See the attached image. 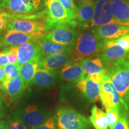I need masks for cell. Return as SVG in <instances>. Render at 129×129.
Masks as SVG:
<instances>
[{"mask_svg":"<svg viewBox=\"0 0 129 129\" xmlns=\"http://www.w3.org/2000/svg\"><path fill=\"white\" fill-rule=\"evenodd\" d=\"M104 40L99 39L94 33L84 32L79 34L72 48V62L98 57L102 52Z\"/></svg>","mask_w":129,"mask_h":129,"instance_id":"6da1fadb","label":"cell"},{"mask_svg":"<svg viewBox=\"0 0 129 129\" xmlns=\"http://www.w3.org/2000/svg\"><path fill=\"white\" fill-rule=\"evenodd\" d=\"M107 74L120 96L121 103L129 112V60L124 57L119 59L108 69Z\"/></svg>","mask_w":129,"mask_h":129,"instance_id":"7a4b0ae2","label":"cell"},{"mask_svg":"<svg viewBox=\"0 0 129 129\" xmlns=\"http://www.w3.org/2000/svg\"><path fill=\"white\" fill-rule=\"evenodd\" d=\"M56 116V124L59 129H87L90 125L88 118L69 108H59Z\"/></svg>","mask_w":129,"mask_h":129,"instance_id":"3957f363","label":"cell"},{"mask_svg":"<svg viewBox=\"0 0 129 129\" xmlns=\"http://www.w3.org/2000/svg\"><path fill=\"white\" fill-rule=\"evenodd\" d=\"M45 5L46 7L45 22L47 32L61 24H70L75 26L77 25L76 22L72 20L59 0H46Z\"/></svg>","mask_w":129,"mask_h":129,"instance_id":"277c9868","label":"cell"},{"mask_svg":"<svg viewBox=\"0 0 129 129\" xmlns=\"http://www.w3.org/2000/svg\"><path fill=\"white\" fill-rule=\"evenodd\" d=\"M75 27L70 24H61L48 30L43 37L49 41L72 48L78 37Z\"/></svg>","mask_w":129,"mask_h":129,"instance_id":"5b68a950","label":"cell"},{"mask_svg":"<svg viewBox=\"0 0 129 129\" xmlns=\"http://www.w3.org/2000/svg\"><path fill=\"white\" fill-rule=\"evenodd\" d=\"M6 49H10L16 53L17 63L20 65L33 60H40L44 57L39 40L27 42Z\"/></svg>","mask_w":129,"mask_h":129,"instance_id":"8992f818","label":"cell"},{"mask_svg":"<svg viewBox=\"0 0 129 129\" xmlns=\"http://www.w3.org/2000/svg\"><path fill=\"white\" fill-rule=\"evenodd\" d=\"M48 115L45 111L37 106L29 105L22 110L14 113L13 118L22 122L28 128H32L44 123L48 119Z\"/></svg>","mask_w":129,"mask_h":129,"instance_id":"52a82bcc","label":"cell"},{"mask_svg":"<svg viewBox=\"0 0 129 129\" xmlns=\"http://www.w3.org/2000/svg\"><path fill=\"white\" fill-rule=\"evenodd\" d=\"M8 30H17L28 34H45L47 30L46 22L36 19H22L12 14V19L8 25Z\"/></svg>","mask_w":129,"mask_h":129,"instance_id":"ba28073f","label":"cell"},{"mask_svg":"<svg viewBox=\"0 0 129 129\" xmlns=\"http://www.w3.org/2000/svg\"><path fill=\"white\" fill-rule=\"evenodd\" d=\"M108 24H119L113 16L110 5V0H97L94 3L93 17L90 27H98Z\"/></svg>","mask_w":129,"mask_h":129,"instance_id":"9c48e42d","label":"cell"},{"mask_svg":"<svg viewBox=\"0 0 129 129\" xmlns=\"http://www.w3.org/2000/svg\"><path fill=\"white\" fill-rule=\"evenodd\" d=\"M99 99L105 108H121V100L118 93L114 88L112 81L108 74L104 75L102 80L100 83Z\"/></svg>","mask_w":129,"mask_h":129,"instance_id":"30bf717a","label":"cell"},{"mask_svg":"<svg viewBox=\"0 0 129 129\" xmlns=\"http://www.w3.org/2000/svg\"><path fill=\"white\" fill-rule=\"evenodd\" d=\"M44 34H28L17 30H7L4 35L0 36V47L5 49L21 45L27 42L41 39Z\"/></svg>","mask_w":129,"mask_h":129,"instance_id":"8fae6325","label":"cell"},{"mask_svg":"<svg viewBox=\"0 0 129 129\" xmlns=\"http://www.w3.org/2000/svg\"><path fill=\"white\" fill-rule=\"evenodd\" d=\"M128 53L129 51L120 47L114 40H105L104 43L102 52L98 57L102 60L108 71L114 63L128 55Z\"/></svg>","mask_w":129,"mask_h":129,"instance_id":"7c38bea8","label":"cell"},{"mask_svg":"<svg viewBox=\"0 0 129 129\" xmlns=\"http://www.w3.org/2000/svg\"><path fill=\"white\" fill-rule=\"evenodd\" d=\"M93 32L102 40H115L129 34V26L119 24H108L96 27Z\"/></svg>","mask_w":129,"mask_h":129,"instance_id":"4fadbf2b","label":"cell"},{"mask_svg":"<svg viewBox=\"0 0 129 129\" xmlns=\"http://www.w3.org/2000/svg\"><path fill=\"white\" fill-rule=\"evenodd\" d=\"M72 62L71 52H65L43 57L39 62V67L56 71Z\"/></svg>","mask_w":129,"mask_h":129,"instance_id":"5bb4252c","label":"cell"},{"mask_svg":"<svg viewBox=\"0 0 129 129\" xmlns=\"http://www.w3.org/2000/svg\"><path fill=\"white\" fill-rule=\"evenodd\" d=\"M94 11V3L92 0H83L77 7L75 14L77 25L89 28V25L93 17Z\"/></svg>","mask_w":129,"mask_h":129,"instance_id":"9a60e30c","label":"cell"},{"mask_svg":"<svg viewBox=\"0 0 129 129\" xmlns=\"http://www.w3.org/2000/svg\"><path fill=\"white\" fill-rule=\"evenodd\" d=\"M76 87L89 102H95L99 99L100 84L91 80L87 76L77 83Z\"/></svg>","mask_w":129,"mask_h":129,"instance_id":"2e32d148","label":"cell"},{"mask_svg":"<svg viewBox=\"0 0 129 129\" xmlns=\"http://www.w3.org/2000/svg\"><path fill=\"white\" fill-rule=\"evenodd\" d=\"M59 74L63 81L76 83L85 77L83 70L77 62H70L65 64L60 69Z\"/></svg>","mask_w":129,"mask_h":129,"instance_id":"e0dca14e","label":"cell"},{"mask_svg":"<svg viewBox=\"0 0 129 129\" xmlns=\"http://www.w3.org/2000/svg\"><path fill=\"white\" fill-rule=\"evenodd\" d=\"M112 14L120 25L129 26V3L124 0H110Z\"/></svg>","mask_w":129,"mask_h":129,"instance_id":"ac0fdd59","label":"cell"},{"mask_svg":"<svg viewBox=\"0 0 129 129\" xmlns=\"http://www.w3.org/2000/svg\"><path fill=\"white\" fill-rule=\"evenodd\" d=\"M56 76L55 71L39 67L32 79V84L43 88L51 87L55 84Z\"/></svg>","mask_w":129,"mask_h":129,"instance_id":"d6986e66","label":"cell"},{"mask_svg":"<svg viewBox=\"0 0 129 129\" xmlns=\"http://www.w3.org/2000/svg\"><path fill=\"white\" fill-rule=\"evenodd\" d=\"M25 87L23 80L19 76L15 78L4 80L0 88L7 93L13 101H14L21 96Z\"/></svg>","mask_w":129,"mask_h":129,"instance_id":"ffe728a7","label":"cell"},{"mask_svg":"<svg viewBox=\"0 0 129 129\" xmlns=\"http://www.w3.org/2000/svg\"><path fill=\"white\" fill-rule=\"evenodd\" d=\"M77 63L80 64L86 75L95 73L107 74L108 71L104 63L99 57L84 59Z\"/></svg>","mask_w":129,"mask_h":129,"instance_id":"44dd1931","label":"cell"},{"mask_svg":"<svg viewBox=\"0 0 129 129\" xmlns=\"http://www.w3.org/2000/svg\"><path fill=\"white\" fill-rule=\"evenodd\" d=\"M39 41L44 57L65 52H72V48L70 47L49 41L44 39L43 37L39 40Z\"/></svg>","mask_w":129,"mask_h":129,"instance_id":"7402d4cb","label":"cell"},{"mask_svg":"<svg viewBox=\"0 0 129 129\" xmlns=\"http://www.w3.org/2000/svg\"><path fill=\"white\" fill-rule=\"evenodd\" d=\"M39 60H33L21 65L20 77L23 80L26 87L32 84V79L39 68Z\"/></svg>","mask_w":129,"mask_h":129,"instance_id":"603a6c76","label":"cell"},{"mask_svg":"<svg viewBox=\"0 0 129 129\" xmlns=\"http://www.w3.org/2000/svg\"><path fill=\"white\" fill-rule=\"evenodd\" d=\"M88 120L95 129H108L106 113L96 105L91 109V115L88 117Z\"/></svg>","mask_w":129,"mask_h":129,"instance_id":"cb8c5ba5","label":"cell"},{"mask_svg":"<svg viewBox=\"0 0 129 129\" xmlns=\"http://www.w3.org/2000/svg\"><path fill=\"white\" fill-rule=\"evenodd\" d=\"M5 7L15 14H29L35 12L34 10L24 3L22 0H7Z\"/></svg>","mask_w":129,"mask_h":129,"instance_id":"d4e9b609","label":"cell"},{"mask_svg":"<svg viewBox=\"0 0 129 129\" xmlns=\"http://www.w3.org/2000/svg\"><path fill=\"white\" fill-rule=\"evenodd\" d=\"M5 73V80L17 78L20 76L21 65L18 63H9L3 67Z\"/></svg>","mask_w":129,"mask_h":129,"instance_id":"484cf974","label":"cell"},{"mask_svg":"<svg viewBox=\"0 0 129 129\" xmlns=\"http://www.w3.org/2000/svg\"><path fill=\"white\" fill-rule=\"evenodd\" d=\"M106 115L109 129H112L118 121L120 115V109L116 108H106Z\"/></svg>","mask_w":129,"mask_h":129,"instance_id":"4316f807","label":"cell"},{"mask_svg":"<svg viewBox=\"0 0 129 129\" xmlns=\"http://www.w3.org/2000/svg\"><path fill=\"white\" fill-rule=\"evenodd\" d=\"M59 1L63 7H64V9L68 13L72 20L75 22V14H76L77 7L75 6L73 0H59Z\"/></svg>","mask_w":129,"mask_h":129,"instance_id":"83f0119b","label":"cell"},{"mask_svg":"<svg viewBox=\"0 0 129 129\" xmlns=\"http://www.w3.org/2000/svg\"><path fill=\"white\" fill-rule=\"evenodd\" d=\"M112 129H129V115L122 111L120 113V118Z\"/></svg>","mask_w":129,"mask_h":129,"instance_id":"f1b7e54d","label":"cell"},{"mask_svg":"<svg viewBox=\"0 0 129 129\" xmlns=\"http://www.w3.org/2000/svg\"><path fill=\"white\" fill-rule=\"evenodd\" d=\"M12 19V14L6 12H0V33L7 28Z\"/></svg>","mask_w":129,"mask_h":129,"instance_id":"f546056e","label":"cell"},{"mask_svg":"<svg viewBox=\"0 0 129 129\" xmlns=\"http://www.w3.org/2000/svg\"><path fill=\"white\" fill-rule=\"evenodd\" d=\"M30 129H59L56 124L55 119L53 117L48 118L44 123Z\"/></svg>","mask_w":129,"mask_h":129,"instance_id":"4dcf8cb0","label":"cell"},{"mask_svg":"<svg viewBox=\"0 0 129 129\" xmlns=\"http://www.w3.org/2000/svg\"><path fill=\"white\" fill-rule=\"evenodd\" d=\"M114 41L125 50L129 51V34L121 37Z\"/></svg>","mask_w":129,"mask_h":129,"instance_id":"1f68e13d","label":"cell"},{"mask_svg":"<svg viewBox=\"0 0 129 129\" xmlns=\"http://www.w3.org/2000/svg\"><path fill=\"white\" fill-rule=\"evenodd\" d=\"M8 129H28V128L20 121L14 119L10 121L8 123Z\"/></svg>","mask_w":129,"mask_h":129,"instance_id":"d6a6232c","label":"cell"},{"mask_svg":"<svg viewBox=\"0 0 129 129\" xmlns=\"http://www.w3.org/2000/svg\"><path fill=\"white\" fill-rule=\"evenodd\" d=\"M24 3L29 6L35 12L38 10L41 6V0H22Z\"/></svg>","mask_w":129,"mask_h":129,"instance_id":"836d02e7","label":"cell"},{"mask_svg":"<svg viewBox=\"0 0 129 129\" xmlns=\"http://www.w3.org/2000/svg\"><path fill=\"white\" fill-rule=\"evenodd\" d=\"M5 51L7 54L10 63H17V56L15 53L11 51L10 49H5Z\"/></svg>","mask_w":129,"mask_h":129,"instance_id":"e575fe53","label":"cell"},{"mask_svg":"<svg viewBox=\"0 0 129 129\" xmlns=\"http://www.w3.org/2000/svg\"><path fill=\"white\" fill-rule=\"evenodd\" d=\"M106 73H95L93 74H90V75H86V76L91 80L100 84L101 81L102 80L104 75Z\"/></svg>","mask_w":129,"mask_h":129,"instance_id":"d590c367","label":"cell"},{"mask_svg":"<svg viewBox=\"0 0 129 129\" xmlns=\"http://www.w3.org/2000/svg\"><path fill=\"white\" fill-rule=\"evenodd\" d=\"M10 63L8 57L5 50L0 52V66L4 67L6 64Z\"/></svg>","mask_w":129,"mask_h":129,"instance_id":"8d00e7d4","label":"cell"},{"mask_svg":"<svg viewBox=\"0 0 129 129\" xmlns=\"http://www.w3.org/2000/svg\"><path fill=\"white\" fill-rule=\"evenodd\" d=\"M5 73L3 67L0 66V81L3 82L5 80Z\"/></svg>","mask_w":129,"mask_h":129,"instance_id":"74e56055","label":"cell"},{"mask_svg":"<svg viewBox=\"0 0 129 129\" xmlns=\"http://www.w3.org/2000/svg\"><path fill=\"white\" fill-rule=\"evenodd\" d=\"M0 129H8V122L6 121L0 120Z\"/></svg>","mask_w":129,"mask_h":129,"instance_id":"f35d334b","label":"cell"},{"mask_svg":"<svg viewBox=\"0 0 129 129\" xmlns=\"http://www.w3.org/2000/svg\"><path fill=\"white\" fill-rule=\"evenodd\" d=\"M4 108L3 105H2V103H1V102L0 101V119L1 118L3 117V116L4 115Z\"/></svg>","mask_w":129,"mask_h":129,"instance_id":"ab89813d","label":"cell"},{"mask_svg":"<svg viewBox=\"0 0 129 129\" xmlns=\"http://www.w3.org/2000/svg\"><path fill=\"white\" fill-rule=\"evenodd\" d=\"M7 0H0V10H3L6 7Z\"/></svg>","mask_w":129,"mask_h":129,"instance_id":"60d3db41","label":"cell"},{"mask_svg":"<svg viewBox=\"0 0 129 129\" xmlns=\"http://www.w3.org/2000/svg\"><path fill=\"white\" fill-rule=\"evenodd\" d=\"M73 1H78V2H79V1H81V2H82L83 0H73Z\"/></svg>","mask_w":129,"mask_h":129,"instance_id":"b9f144b4","label":"cell"},{"mask_svg":"<svg viewBox=\"0 0 129 129\" xmlns=\"http://www.w3.org/2000/svg\"><path fill=\"white\" fill-rule=\"evenodd\" d=\"M124 1H126V2H127V3H129V0H124Z\"/></svg>","mask_w":129,"mask_h":129,"instance_id":"7bdbcfd3","label":"cell"},{"mask_svg":"<svg viewBox=\"0 0 129 129\" xmlns=\"http://www.w3.org/2000/svg\"><path fill=\"white\" fill-rule=\"evenodd\" d=\"M127 59H128V60H129V54H128V55H127Z\"/></svg>","mask_w":129,"mask_h":129,"instance_id":"ee69618b","label":"cell"},{"mask_svg":"<svg viewBox=\"0 0 129 129\" xmlns=\"http://www.w3.org/2000/svg\"><path fill=\"white\" fill-rule=\"evenodd\" d=\"M1 81H0V88H1Z\"/></svg>","mask_w":129,"mask_h":129,"instance_id":"f6af8a7d","label":"cell"},{"mask_svg":"<svg viewBox=\"0 0 129 129\" xmlns=\"http://www.w3.org/2000/svg\"><path fill=\"white\" fill-rule=\"evenodd\" d=\"M0 99H1V96H0Z\"/></svg>","mask_w":129,"mask_h":129,"instance_id":"bcb514c9","label":"cell"}]
</instances>
